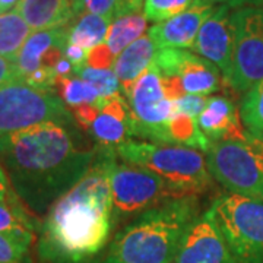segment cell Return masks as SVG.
Instances as JSON below:
<instances>
[{
	"label": "cell",
	"instance_id": "1f68e13d",
	"mask_svg": "<svg viewBox=\"0 0 263 263\" xmlns=\"http://www.w3.org/2000/svg\"><path fill=\"white\" fill-rule=\"evenodd\" d=\"M142 6H145V0H119V6L116 10V18L127 13L141 12Z\"/></svg>",
	"mask_w": 263,
	"mask_h": 263
},
{
	"label": "cell",
	"instance_id": "e0dca14e",
	"mask_svg": "<svg viewBox=\"0 0 263 263\" xmlns=\"http://www.w3.org/2000/svg\"><path fill=\"white\" fill-rule=\"evenodd\" d=\"M197 126L211 143L238 141L247 136L238 107L226 95L208 97L206 107L197 119Z\"/></svg>",
	"mask_w": 263,
	"mask_h": 263
},
{
	"label": "cell",
	"instance_id": "ac0fdd59",
	"mask_svg": "<svg viewBox=\"0 0 263 263\" xmlns=\"http://www.w3.org/2000/svg\"><path fill=\"white\" fill-rule=\"evenodd\" d=\"M15 10L32 32L65 28L76 19L70 0H19Z\"/></svg>",
	"mask_w": 263,
	"mask_h": 263
},
{
	"label": "cell",
	"instance_id": "8d00e7d4",
	"mask_svg": "<svg viewBox=\"0 0 263 263\" xmlns=\"http://www.w3.org/2000/svg\"><path fill=\"white\" fill-rule=\"evenodd\" d=\"M203 2L211 3V5H214V6H218V5H228V3H230V0H203Z\"/></svg>",
	"mask_w": 263,
	"mask_h": 263
},
{
	"label": "cell",
	"instance_id": "7c38bea8",
	"mask_svg": "<svg viewBox=\"0 0 263 263\" xmlns=\"http://www.w3.org/2000/svg\"><path fill=\"white\" fill-rule=\"evenodd\" d=\"M154 63L165 79L176 81L183 92L206 97L219 91L224 82L221 70L214 63L187 50H158Z\"/></svg>",
	"mask_w": 263,
	"mask_h": 263
},
{
	"label": "cell",
	"instance_id": "d6986e66",
	"mask_svg": "<svg viewBox=\"0 0 263 263\" xmlns=\"http://www.w3.org/2000/svg\"><path fill=\"white\" fill-rule=\"evenodd\" d=\"M160 48L146 34L132 43L116 57L113 63V72L117 76L124 95L129 94L132 86L139 79V76L149 67Z\"/></svg>",
	"mask_w": 263,
	"mask_h": 263
},
{
	"label": "cell",
	"instance_id": "4dcf8cb0",
	"mask_svg": "<svg viewBox=\"0 0 263 263\" xmlns=\"http://www.w3.org/2000/svg\"><path fill=\"white\" fill-rule=\"evenodd\" d=\"M13 79H16L15 66L9 59L0 56V86H3V85L13 81Z\"/></svg>",
	"mask_w": 263,
	"mask_h": 263
},
{
	"label": "cell",
	"instance_id": "4316f807",
	"mask_svg": "<svg viewBox=\"0 0 263 263\" xmlns=\"http://www.w3.org/2000/svg\"><path fill=\"white\" fill-rule=\"evenodd\" d=\"M75 76H79L81 79L89 82L103 98L120 95V91H122L120 82L113 72V69H95V67L86 66L82 70L75 73Z\"/></svg>",
	"mask_w": 263,
	"mask_h": 263
},
{
	"label": "cell",
	"instance_id": "7a4b0ae2",
	"mask_svg": "<svg viewBox=\"0 0 263 263\" xmlns=\"http://www.w3.org/2000/svg\"><path fill=\"white\" fill-rule=\"evenodd\" d=\"M116 149L100 146L91 170L48 209L38 228V254L48 263H88L103 250L114 226L110 174Z\"/></svg>",
	"mask_w": 263,
	"mask_h": 263
},
{
	"label": "cell",
	"instance_id": "8992f818",
	"mask_svg": "<svg viewBox=\"0 0 263 263\" xmlns=\"http://www.w3.org/2000/svg\"><path fill=\"white\" fill-rule=\"evenodd\" d=\"M238 263H263V202L227 193L208 209Z\"/></svg>",
	"mask_w": 263,
	"mask_h": 263
},
{
	"label": "cell",
	"instance_id": "e575fe53",
	"mask_svg": "<svg viewBox=\"0 0 263 263\" xmlns=\"http://www.w3.org/2000/svg\"><path fill=\"white\" fill-rule=\"evenodd\" d=\"M19 3V0H0V13L9 12L16 8V5Z\"/></svg>",
	"mask_w": 263,
	"mask_h": 263
},
{
	"label": "cell",
	"instance_id": "3957f363",
	"mask_svg": "<svg viewBox=\"0 0 263 263\" xmlns=\"http://www.w3.org/2000/svg\"><path fill=\"white\" fill-rule=\"evenodd\" d=\"M199 211V196H186L142 212L116 234L101 263H171Z\"/></svg>",
	"mask_w": 263,
	"mask_h": 263
},
{
	"label": "cell",
	"instance_id": "5bb4252c",
	"mask_svg": "<svg viewBox=\"0 0 263 263\" xmlns=\"http://www.w3.org/2000/svg\"><path fill=\"white\" fill-rule=\"evenodd\" d=\"M233 47V9L228 5H218L199 29L192 51L214 63L221 70L226 82L231 72Z\"/></svg>",
	"mask_w": 263,
	"mask_h": 263
},
{
	"label": "cell",
	"instance_id": "d6a6232c",
	"mask_svg": "<svg viewBox=\"0 0 263 263\" xmlns=\"http://www.w3.org/2000/svg\"><path fill=\"white\" fill-rule=\"evenodd\" d=\"M228 6L231 9H238L243 6H256V8H263V0H230Z\"/></svg>",
	"mask_w": 263,
	"mask_h": 263
},
{
	"label": "cell",
	"instance_id": "44dd1931",
	"mask_svg": "<svg viewBox=\"0 0 263 263\" xmlns=\"http://www.w3.org/2000/svg\"><path fill=\"white\" fill-rule=\"evenodd\" d=\"M146 25L148 21L142 12L127 13L113 19L104 44L114 57V60L124 48L129 47L132 43L143 35V32L146 31Z\"/></svg>",
	"mask_w": 263,
	"mask_h": 263
},
{
	"label": "cell",
	"instance_id": "484cf974",
	"mask_svg": "<svg viewBox=\"0 0 263 263\" xmlns=\"http://www.w3.org/2000/svg\"><path fill=\"white\" fill-rule=\"evenodd\" d=\"M197 0H145L143 15L148 22L161 24L192 8Z\"/></svg>",
	"mask_w": 263,
	"mask_h": 263
},
{
	"label": "cell",
	"instance_id": "d4e9b609",
	"mask_svg": "<svg viewBox=\"0 0 263 263\" xmlns=\"http://www.w3.org/2000/svg\"><path fill=\"white\" fill-rule=\"evenodd\" d=\"M240 114L246 130L263 141V81L246 92Z\"/></svg>",
	"mask_w": 263,
	"mask_h": 263
},
{
	"label": "cell",
	"instance_id": "2e32d148",
	"mask_svg": "<svg viewBox=\"0 0 263 263\" xmlns=\"http://www.w3.org/2000/svg\"><path fill=\"white\" fill-rule=\"evenodd\" d=\"M215 6L206 3L203 0H197L196 3L180 13L174 18L165 22L152 25L148 31V35L157 44V47L162 48H184L193 47L196 41L199 29L202 28L203 22L214 12Z\"/></svg>",
	"mask_w": 263,
	"mask_h": 263
},
{
	"label": "cell",
	"instance_id": "8fae6325",
	"mask_svg": "<svg viewBox=\"0 0 263 263\" xmlns=\"http://www.w3.org/2000/svg\"><path fill=\"white\" fill-rule=\"evenodd\" d=\"M69 27L32 32L12 60L16 79L37 89L54 92L56 66L65 59Z\"/></svg>",
	"mask_w": 263,
	"mask_h": 263
},
{
	"label": "cell",
	"instance_id": "6da1fadb",
	"mask_svg": "<svg viewBox=\"0 0 263 263\" xmlns=\"http://www.w3.org/2000/svg\"><path fill=\"white\" fill-rule=\"evenodd\" d=\"M98 149L78 123L47 122L2 136L0 164L21 202L41 215L88 174Z\"/></svg>",
	"mask_w": 263,
	"mask_h": 263
},
{
	"label": "cell",
	"instance_id": "4fadbf2b",
	"mask_svg": "<svg viewBox=\"0 0 263 263\" xmlns=\"http://www.w3.org/2000/svg\"><path fill=\"white\" fill-rule=\"evenodd\" d=\"M171 263H238L226 237L206 211L189 226Z\"/></svg>",
	"mask_w": 263,
	"mask_h": 263
},
{
	"label": "cell",
	"instance_id": "30bf717a",
	"mask_svg": "<svg viewBox=\"0 0 263 263\" xmlns=\"http://www.w3.org/2000/svg\"><path fill=\"white\" fill-rule=\"evenodd\" d=\"M234 47L226 85L246 94L263 81V8L233 9Z\"/></svg>",
	"mask_w": 263,
	"mask_h": 263
},
{
	"label": "cell",
	"instance_id": "f1b7e54d",
	"mask_svg": "<svg viewBox=\"0 0 263 263\" xmlns=\"http://www.w3.org/2000/svg\"><path fill=\"white\" fill-rule=\"evenodd\" d=\"M208 103V97L200 95H189L184 94L174 100V110L179 113L190 116L193 119H199V116L205 110Z\"/></svg>",
	"mask_w": 263,
	"mask_h": 263
},
{
	"label": "cell",
	"instance_id": "ba28073f",
	"mask_svg": "<svg viewBox=\"0 0 263 263\" xmlns=\"http://www.w3.org/2000/svg\"><path fill=\"white\" fill-rule=\"evenodd\" d=\"M126 97L132 111L133 136L173 145L171 120L174 100L167 92L164 78L155 63L139 76Z\"/></svg>",
	"mask_w": 263,
	"mask_h": 263
},
{
	"label": "cell",
	"instance_id": "7402d4cb",
	"mask_svg": "<svg viewBox=\"0 0 263 263\" xmlns=\"http://www.w3.org/2000/svg\"><path fill=\"white\" fill-rule=\"evenodd\" d=\"M111 22L113 21L94 13H82L69 25L67 43L89 53L92 48L98 47L105 41Z\"/></svg>",
	"mask_w": 263,
	"mask_h": 263
},
{
	"label": "cell",
	"instance_id": "603a6c76",
	"mask_svg": "<svg viewBox=\"0 0 263 263\" xmlns=\"http://www.w3.org/2000/svg\"><path fill=\"white\" fill-rule=\"evenodd\" d=\"M31 34L32 29L16 10L0 13V56L12 62Z\"/></svg>",
	"mask_w": 263,
	"mask_h": 263
},
{
	"label": "cell",
	"instance_id": "9c48e42d",
	"mask_svg": "<svg viewBox=\"0 0 263 263\" xmlns=\"http://www.w3.org/2000/svg\"><path fill=\"white\" fill-rule=\"evenodd\" d=\"M114 221L141 215L165 202L186 197L149 170L129 162H114L110 174Z\"/></svg>",
	"mask_w": 263,
	"mask_h": 263
},
{
	"label": "cell",
	"instance_id": "d590c367",
	"mask_svg": "<svg viewBox=\"0 0 263 263\" xmlns=\"http://www.w3.org/2000/svg\"><path fill=\"white\" fill-rule=\"evenodd\" d=\"M72 6H73V12H75L76 18L82 15V12L85 10V0H70Z\"/></svg>",
	"mask_w": 263,
	"mask_h": 263
},
{
	"label": "cell",
	"instance_id": "277c9868",
	"mask_svg": "<svg viewBox=\"0 0 263 263\" xmlns=\"http://www.w3.org/2000/svg\"><path fill=\"white\" fill-rule=\"evenodd\" d=\"M116 154L124 162L155 173L184 196H199L212 186L206 158L193 148L130 139L116 148Z\"/></svg>",
	"mask_w": 263,
	"mask_h": 263
},
{
	"label": "cell",
	"instance_id": "836d02e7",
	"mask_svg": "<svg viewBox=\"0 0 263 263\" xmlns=\"http://www.w3.org/2000/svg\"><path fill=\"white\" fill-rule=\"evenodd\" d=\"M9 184H10L9 179H8V176H6L5 170H3L2 164H0V199H3V197L8 196V193L10 192Z\"/></svg>",
	"mask_w": 263,
	"mask_h": 263
},
{
	"label": "cell",
	"instance_id": "cb8c5ba5",
	"mask_svg": "<svg viewBox=\"0 0 263 263\" xmlns=\"http://www.w3.org/2000/svg\"><path fill=\"white\" fill-rule=\"evenodd\" d=\"M56 89L60 100L66 107H70L72 111L86 105H94L100 98V92L92 85L75 75L59 78Z\"/></svg>",
	"mask_w": 263,
	"mask_h": 263
},
{
	"label": "cell",
	"instance_id": "f546056e",
	"mask_svg": "<svg viewBox=\"0 0 263 263\" xmlns=\"http://www.w3.org/2000/svg\"><path fill=\"white\" fill-rule=\"evenodd\" d=\"M119 0H85V10L98 16L113 21L116 18V10Z\"/></svg>",
	"mask_w": 263,
	"mask_h": 263
},
{
	"label": "cell",
	"instance_id": "52a82bcc",
	"mask_svg": "<svg viewBox=\"0 0 263 263\" xmlns=\"http://www.w3.org/2000/svg\"><path fill=\"white\" fill-rule=\"evenodd\" d=\"M47 122L76 123L57 92L13 79L0 86V138Z\"/></svg>",
	"mask_w": 263,
	"mask_h": 263
},
{
	"label": "cell",
	"instance_id": "ffe728a7",
	"mask_svg": "<svg viewBox=\"0 0 263 263\" xmlns=\"http://www.w3.org/2000/svg\"><path fill=\"white\" fill-rule=\"evenodd\" d=\"M35 231L34 218L25 211L16 193L10 190L8 196L0 199V234L31 247Z\"/></svg>",
	"mask_w": 263,
	"mask_h": 263
},
{
	"label": "cell",
	"instance_id": "9a60e30c",
	"mask_svg": "<svg viewBox=\"0 0 263 263\" xmlns=\"http://www.w3.org/2000/svg\"><path fill=\"white\" fill-rule=\"evenodd\" d=\"M94 142L103 148H119L133 136L132 111L123 95L110 98L100 97L97 101V114L88 130Z\"/></svg>",
	"mask_w": 263,
	"mask_h": 263
},
{
	"label": "cell",
	"instance_id": "83f0119b",
	"mask_svg": "<svg viewBox=\"0 0 263 263\" xmlns=\"http://www.w3.org/2000/svg\"><path fill=\"white\" fill-rule=\"evenodd\" d=\"M0 263H31L29 246L0 234Z\"/></svg>",
	"mask_w": 263,
	"mask_h": 263
},
{
	"label": "cell",
	"instance_id": "5b68a950",
	"mask_svg": "<svg viewBox=\"0 0 263 263\" xmlns=\"http://www.w3.org/2000/svg\"><path fill=\"white\" fill-rule=\"evenodd\" d=\"M209 174L240 196L263 202V141L247 132L245 139L211 143L205 154Z\"/></svg>",
	"mask_w": 263,
	"mask_h": 263
}]
</instances>
